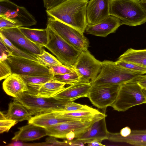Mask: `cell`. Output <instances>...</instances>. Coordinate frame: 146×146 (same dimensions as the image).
I'll return each instance as SVG.
<instances>
[{"label":"cell","mask_w":146,"mask_h":146,"mask_svg":"<svg viewBox=\"0 0 146 146\" xmlns=\"http://www.w3.org/2000/svg\"><path fill=\"white\" fill-rule=\"evenodd\" d=\"M100 117L90 121L72 120L61 123L45 128L47 135L58 138H65L66 135L71 131L76 134V138L86 131Z\"/></svg>","instance_id":"cell-12"},{"label":"cell","mask_w":146,"mask_h":146,"mask_svg":"<svg viewBox=\"0 0 146 146\" xmlns=\"http://www.w3.org/2000/svg\"><path fill=\"white\" fill-rule=\"evenodd\" d=\"M48 42L45 46L62 64L73 67L82 51L72 46L46 25Z\"/></svg>","instance_id":"cell-5"},{"label":"cell","mask_w":146,"mask_h":146,"mask_svg":"<svg viewBox=\"0 0 146 146\" xmlns=\"http://www.w3.org/2000/svg\"><path fill=\"white\" fill-rule=\"evenodd\" d=\"M140 3L142 7L146 12V0H140Z\"/></svg>","instance_id":"cell-44"},{"label":"cell","mask_w":146,"mask_h":146,"mask_svg":"<svg viewBox=\"0 0 146 146\" xmlns=\"http://www.w3.org/2000/svg\"><path fill=\"white\" fill-rule=\"evenodd\" d=\"M42 146H69V141L67 140L60 141L55 137L50 136L46 138L45 142L42 143Z\"/></svg>","instance_id":"cell-35"},{"label":"cell","mask_w":146,"mask_h":146,"mask_svg":"<svg viewBox=\"0 0 146 146\" xmlns=\"http://www.w3.org/2000/svg\"><path fill=\"white\" fill-rule=\"evenodd\" d=\"M53 79L66 84L70 85L79 81V77L74 70L63 74L54 75Z\"/></svg>","instance_id":"cell-29"},{"label":"cell","mask_w":146,"mask_h":146,"mask_svg":"<svg viewBox=\"0 0 146 146\" xmlns=\"http://www.w3.org/2000/svg\"><path fill=\"white\" fill-rule=\"evenodd\" d=\"M0 16L17 23L21 27H29L37 23L34 17L25 7L9 0L0 1Z\"/></svg>","instance_id":"cell-9"},{"label":"cell","mask_w":146,"mask_h":146,"mask_svg":"<svg viewBox=\"0 0 146 146\" xmlns=\"http://www.w3.org/2000/svg\"><path fill=\"white\" fill-rule=\"evenodd\" d=\"M108 140L112 142L127 143L137 146H146V130H132L127 137L121 136L119 132H109Z\"/></svg>","instance_id":"cell-22"},{"label":"cell","mask_w":146,"mask_h":146,"mask_svg":"<svg viewBox=\"0 0 146 146\" xmlns=\"http://www.w3.org/2000/svg\"><path fill=\"white\" fill-rule=\"evenodd\" d=\"M117 64L134 72L141 74H146V66L132 62L118 60L115 62Z\"/></svg>","instance_id":"cell-28"},{"label":"cell","mask_w":146,"mask_h":146,"mask_svg":"<svg viewBox=\"0 0 146 146\" xmlns=\"http://www.w3.org/2000/svg\"><path fill=\"white\" fill-rule=\"evenodd\" d=\"M49 73L54 75L65 74L75 70L73 67L63 64L54 66L49 68Z\"/></svg>","instance_id":"cell-32"},{"label":"cell","mask_w":146,"mask_h":146,"mask_svg":"<svg viewBox=\"0 0 146 146\" xmlns=\"http://www.w3.org/2000/svg\"><path fill=\"white\" fill-rule=\"evenodd\" d=\"M36 55L37 60L42 65L48 68L62 64L57 58L43 48L41 52Z\"/></svg>","instance_id":"cell-27"},{"label":"cell","mask_w":146,"mask_h":146,"mask_svg":"<svg viewBox=\"0 0 146 146\" xmlns=\"http://www.w3.org/2000/svg\"><path fill=\"white\" fill-rule=\"evenodd\" d=\"M76 134L73 131H71L68 133L66 135V138L68 140L71 141L75 138Z\"/></svg>","instance_id":"cell-43"},{"label":"cell","mask_w":146,"mask_h":146,"mask_svg":"<svg viewBox=\"0 0 146 146\" xmlns=\"http://www.w3.org/2000/svg\"><path fill=\"white\" fill-rule=\"evenodd\" d=\"M66 84L53 79L42 84H27L29 88L27 92L38 96L50 97L63 89Z\"/></svg>","instance_id":"cell-19"},{"label":"cell","mask_w":146,"mask_h":146,"mask_svg":"<svg viewBox=\"0 0 146 146\" xmlns=\"http://www.w3.org/2000/svg\"><path fill=\"white\" fill-rule=\"evenodd\" d=\"M88 0H67L46 10L47 15L84 33L88 24L86 9Z\"/></svg>","instance_id":"cell-1"},{"label":"cell","mask_w":146,"mask_h":146,"mask_svg":"<svg viewBox=\"0 0 146 146\" xmlns=\"http://www.w3.org/2000/svg\"><path fill=\"white\" fill-rule=\"evenodd\" d=\"M69 141V145L70 146H84V143L76 139Z\"/></svg>","instance_id":"cell-41"},{"label":"cell","mask_w":146,"mask_h":146,"mask_svg":"<svg viewBox=\"0 0 146 146\" xmlns=\"http://www.w3.org/2000/svg\"><path fill=\"white\" fill-rule=\"evenodd\" d=\"M7 146H39V143H27L23 142V141H13L11 143L8 144Z\"/></svg>","instance_id":"cell-38"},{"label":"cell","mask_w":146,"mask_h":146,"mask_svg":"<svg viewBox=\"0 0 146 146\" xmlns=\"http://www.w3.org/2000/svg\"><path fill=\"white\" fill-rule=\"evenodd\" d=\"M19 28L28 38L34 43L42 47H45L47 44L48 38L46 28L39 29L20 27Z\"/></svg>","instance_id":"cell-24"},{"label":"cell","mask_w":146,"mask_h":146,"mask_svg":"<svg viewBox=\"0 0 146 146\" xmlns=\"http://www.w3.org/2000/svg\"><path fill=\"white\" fill-rule=\"evenodd\" d=\"M18 129L19 130L14 133V136L12 139L13 141H33L47 135L45 128L31 123Z\"/></svg>","instance_id":"cell-20"},{"label":"cell","mask_w":146,"mask_h":146,"mask_svg":"<svg viewBox=\"0 0 146 146\" xmlns=\"http://www.w3.org/2000/svg\"><path fill=\"white\" fill-rule=\"evenodd\" d=\"M13 100L23 105L32 116L55 111L65 112L69 102L54 97L38 96L28 92L14 98Z\"/></svg>","instance_id":"cell-2"},{"label":"cell","mask_w":146,"mask_h":146,"mask_svg":"<svg viewBox=\"0 0 146 146\" xmlns=\"http://www.w3.org/2000/svg\"><path fill=\"white\" fill-rule=\"evenodd\" d=\"M6 61L11 68L12 73L30 76L51 75L49 68L38 61L14 55L8 57Z\"/></svg>","instance_id":"cell-10"},{"label":"cell","mask_w":146,"mask_h":146,"mask_svg":"<svg viewBox=\"0 0 146 146\" xmlns=\"http://www.w3.org/2000/svg\"><path fill=\"white\" fill-rule=\"evenodd\" d=\"M2 86L5 93L14 98H17L29 90L27 83L21 75L15 73H12L5 79Z\"/></svg>","instance_id":"cell-18"},{"label":"cell","mask_w":146,"mask_h":146,"mask_svg":"<svg viewBox=\"0 0 146 146\" xmlns=\"http://www.w3.org/2000/svg\"><path fill=\"white\" fill-rule=\"evenodd\" d=\"M46 25L76 48L82 51L88 50L89 41L80 31L51 17L48 18Z\"/></svg>","instance_id":"cell-7"},{"label":"cell","mask_w":146,"mask_h":146,"mask_svg":"<svg viewBox=\"0 0 146 146\" xmlns=\"http://www.w3.org/2000/svg\"><path fill=\"white\" fill-rule=\"evenodd\" d=\"M111 0H90L86 9L88 25L99 23L110 15Z\"/></svg>","instance_id":"cell-14"},{"label":"cell","mask_w":146,"mask_h":146,"mask_svg":"<svg viewBox=\"0 0 146 146\" xmlns=\"http://www.w3.org/2000/svg\"><path fill=\"white\" fill-rule=\"evenodd\" d=\"M0 39L2 40L12 52L13 55L33 60L38 61L36 55L27 52L18 48L13 44L0 32Z\"/></svg>","instance_id":"cell-26"},{"label":"cell","mask_w":146,"mask_h":146,"mask_svg":"<svg viewBox=\"0 0 146 146\" xmlns=\"http://www.w3.org/2000/svg\"><path fill=\"white\" fill-rule=\"evenodd\" d=\"M110 14L120 19L122 25L130 26L146 22V12L139 0H111Z\"/></svg>","instance_id":"cell-3"},{"label":"cell","mask_w":146,"mask_h":146,"mask_svg":"<svg viewBox=\"0 0 146 146\" xmlns=\"http://www.w3.org/2000/svg\"><path fill=\"white\" fill-rule=\"evenodd\" d=\"M60 112H53L32 116L28 121V123L46 128L61 123L76 120L62 117L60 115Z\"/></svg>","instance_id":"cell-21"},{"label":"cell","mask_w":146,"mask_h":146,"mask_svg":"<svg viewBox=\"0 0 146 146\" xmlns=\"http://www.w3.org/2000/svg\"><path fill=\"white\" fill-rule=\"evenodd\" d=\"M106 117L94 121L86 131L78 135L75 139L87 144L94 140L102 142L104 140H108L109 132L107 128Z\"/></svg>","instance_id":"cell-15"},{"label":"cell","mask_w":146,"mask_h":146,"mask_svg":"<svg viewBox=\"0 0 146 146\" xmlns=\"http://www.w3.org/2000/svg\"><path fill=\"white\" fill-rule=\"evenodd\" d=\"M118 60L146 66V48L139 50L128 48L119 56Z\"/></svg>","instance_id":"cell-25"},{"label":"cell","mask_w":146,"mask_h":146,"mask_svg":"<svg viewBox=\"0 0 146 146\" xmlns=\"http://www.w3.org/2000/svg\"><path fill=\"white\" fill-rule=\"evenodd\" d=\"M136 82L142 89L146 90V75H140L137 80Z\"/></svg>","instance_id":"cell-39"},{"label":"cell","mask_w":146,"mask_h":146,"mask_svg":"<svg viewBox=\"0 0 146 146\" xmlns=\"http://www.w3.org/2000/svg\"><path fill=\"white\" fill-rule=\"evenodd\" d=\"M89 146H104L105 145L102 144L101 142L97 140L93 141L88 143Z\"/></svg>","instance_id":"cell-42"},{"label":"cell","mask_w":146,"mask_h":146,"mask_svg":"<svg viewBox=\"0 0 146 146\" xmlns=\"http://www.w3.org/2000/svg\"><path fill=\"white\" fill-rule=\"evenodd\" d=\"M0 32L13 44L23 50L35 55L39 54L42 52V47L28 38L19 27L5 29L0 30Z\"/></svg>","instance_id":"cell-13"},{"label":"cell","mask_w":146,"mask_h":146,"mask_svg":"<svg viewBox=\"0 0 146 146\" xmlns=\"http://www.w3.org/2000/svg\"><path fill=\"white\" fill-rule=\"evenodd\" d=\"M120 85H92L87 98L94 106L105 110L115 101Z\"/></svg>","instance_id":"cell-11"},{"label":"cell","mask_w":146,"mask_h":146,"mask_svg":"<svg viewBox=\"0 0 146 146\" xmlns=\"http://www.w3.org/2000/svg\"><path fill=\"white\" fill-rule=\"evenodd\" d=\"M3 0H0V1H3Z\"/></svg>","instance_id":"cell-45"},{"label":"cell","mask_w":146,"mask_h":146,"mask_svg":"<svg viewBox=\"0 0 146 146\" xmlns=\"http://www.w3.org/2000/svg\"><path fill=\"white\" fill-rule=\"evenodd\" d=\"M67 0H42L44 7L46 10L52 9Z\"/></svg>","instance_id":"cell-37"},{"label":"cell","mask_w":146,"mask_h":146,"mask_svg":"<svg viewBox=\"0 0 146 146\" xmlns=\"http://www.w3.org/2000/svg\"><path fill=\"white\" fill-rule=\"evenodd\" d=\"M73 67L79 76V81L91 82L100 73L102 62L88 50L82 51Z\"/></svg>","instance_id":"cell-8"},{"label":"cell","mask_w":146,"mask_h":146,"mask_svg":"<svg viewBox=\"0 0 146 146\" xmlns=\"http://www.w3.org/2000/svg\"><path fill=\"white\" fill-rule=\"evenodd\" d=\"M146 103L141 88L136 82L120 85L116 99L111 106L115 110L124 112L136 106Z\"/></svg>","instance_id":"cell-6"},{"label":"cell","mask_w":146,"mask_h":146,"mask_svg":"<svg viewBox=\"0 0 146 146\" xmlns=\"http://www.w3.org/2000/svg\"><path fill=\"white\" fill-rule=\"evenodd\" d=\"M0 133L8 132L12 127L17 123L15 120L7 118L2 112L0 113Z\"/></svg>","instance_id":"cell-31"},{"label":"cell","mask_w":146,"mask_h":146,"mask_svg":"<svg viewBox=\"0 0 146 146\" xmlns=\"http://www.w3.org/2000/svg\"><path fill=\"white\" fill-rule=\"evenodd\" d=\"M27 84H40L44 83L53 79V75L30 76L21 75Z\"/></svg>","instance_id":"cell-30"},{"label":"cell","mask_w":146,"mask_h":146,"mask_svg":"<svg viewBox=\"0 0 146 146\" xmlns=\"http://www.w3.org/2000/svg\"><path fill=\"white\" fill-rule=\"evenodd\" d=\"M131 130L130 128L128 126L125 127L120 131L119 133L120 135L123 137H127L131 133Z\"/></svg>","instance_id":"cell-40"},{"label":"cell","mask_w":146,"mask_h":146,"mask_svg":"<svg viewBox=\"0 0 146 146\" xmlns=\"http://www.w3.org/2000/svg\"><path fill=\"white\" fill-rule=\"evenodd\" d=\"M0 61L6 60L10 56L13 55L11 50L0 39Z\"/></svg>","instance_id":"cell-36"},{"label":"cell","mask_w":146,"mask_h":146,"mask_svg":"<svg viewBox=\"0 0 146 146\" xmlns=\"http://www.w3.org/2000/svg\"><path fill=\"white\" fill-rule=\"evenodd\" d=\"M21 27L17 23L7 18L0 16V30Z\"/></svg>","instance_id":"cell-34"},{"label":"cell","mask_w":146,"mask_h":146,"mask_svg":"<svg viewBox=\"0 0 146 146\" xmlns=\"http://www.w3.org/2000/svg\"><path fill=\"white\" fill-rule=\"evenodd\" d=\"M100 72L96 78L91 82L92 85H121L136 82L141 75L124 68L115 62L105 60L102 62Z\"/></svg>","instance_id":"cell-4"},{"label":"cell","mask_w":146,"mask_h":146,"mask_svg":"<svg viewBox=\"0 0 146 146\" xmlns=\"http://www.w3.org/2000/svg\"><path fill=\"white\" fill-rule=\"evenodd\" d=\"M12 73L11 68L6 60L0 61V80L5 79Z\"/></svg>","instance_id":"cell-33"},{"label":"cell","mask_w":146,"mask_h":146,"mask_svg":"<svg viewBox=\"0 0 146 146\" xmlns=\"http://www.w3.org/2000/svg\"><path fill=\"white\" fill-rule=\"evenodd\" d=\"M92 85L91 82L78 81L64 87L53 97L68 102L74 101L81 98H87Z\"/></svg>","instance_id":"cell-16"},{"label":"cell","mask_w":146,"mask_h":146,"mask_svg":"<svg viewBox=\"0 0 146 146\" xmlns=\"http://www.w3.org/2000/svg\"><path fill=\"white\" fill-rule=\"evenodd\" d=\"M5 115L7 118L17 122L28 121L32 116L23 105L14 100L9 104L7 112Z\"/></svg>","instance_id":"cell-23"},{"label":"cell","mask_w":146,"mask_h":146,"mask_svg":"<svg viewBox=\"0 0 146 146\" xmlns=\"http://www.w3.org/2000/svg\"><path fill=\"white\" fill-rule=\"evenodd\" d=\"M122 25L120 19L110 15L98 23L93 25L87 24L85 31L87 34L106 37L109 34L115 32Z\"/></svg>","instance_id":"cell-17"}]
</instances>
